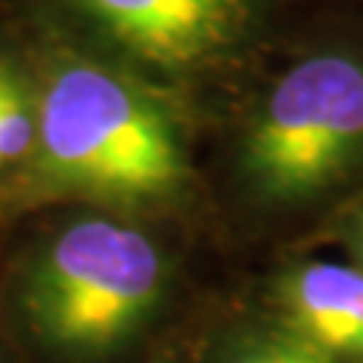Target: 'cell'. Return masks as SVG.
Instances as JSON below:
<instances>
[{"label": "cell", "mask_w": 363, "mask_h": 363, "mask_svg": "<svg viewBox=\"0 0 363 363\" xmlns=\"http://www.w3.org/2000/svg\"><path fill=\"white\" fill-rule=\"evenodd\" d=\"M40 188L94 200H157L185 179V149L167 109L133 79L67 58L37 94Z\"/></svg>", "instance_id": "1"}, {"label": "cell", "mask_w": 363, "mask_h": 363, "mask_svg": "<svg viewBox=\"0 0 363 363\" xmlns=\"http://www.w3.org/2000/svg\"><path fill=\"white\" fill-rule=\"evenodd\" d=\"M164 285V255L145 230L112 218H79L33 257L21 312L52 351L97 357L149 321Z\"/></svg>", "instance_id": "2"}, {"label": "cell", "mask_w": 363, "mask_h": 363, "mask_svg": "<svg viewBox=\"0 0 363 363\" xmlns=\"http://www.w3.org/2000/svg\"><path fill=\"white\" fill-rule=\"evenodd\" d=\"M363 161V61L312 55L279 79L245 136V173L269 200H306Z\"/></svg>", "instance_id": "3"}, {"label": "cell", "mask_w": 363, "mask_h": 363, "mask_svg": "<svg viewBox=\"0 0 363 363\" xmlns=\"http://www.w3.org/2000/svg\"><path fill=\"white\" fill-rule=\"evenodd\" d=\"M85 16L136 58L191 70L224 55L245 28V0H76Z\"/></svg>", "instance_id": "4"}, {"label": "cell", "mask_w": 363, "mask_h": 363, "mask_svg": "<svg viewBox=\"0 0 363 363\" xmlns=\"http://www.w3.org/2000/svg\"><path fill=\"white\" fill-rule=\"evenodd\" d=\"M279 324L345 363H363V269L303 264L276 285Z\"/></svg>", "instance_id": "5"}, {"label": "cell", "mask_w": 363, "mask_h": 363, "mask_svg": "<svg viewBox=\"0 0 363 363\" xmlns=\"http://www.w3.org/2000/svg\"><path fill=\"white\" fill-rule=\"evenodd\" d=\"M37 149V94L0 55V173L30 161Z\"/></svg>", "instance_id": "6"}, {"label": "cell", "mask_w": 363, "mask_h": 363, "mask_svg": "<svg viewBox=\"0 0 363 363\" xmlns=\"http://www.w3.org/2000/svg\"><path fill=\"white\" fill-rule=\"evenodd\" d=\"M221 363H345L327 351L309 345L288 327H267V330L245 333L240 342L224 354Z\"/></svg>", "instance_id": "7"}, {"label": "cell", "mask_w": 363, "mask_h": 363, "mask_svg": "<svg viewBox=\"0 0 363 363\" xmlns=\"http://www.w3.org/2000/svg\"><path fill=\"white\" fill-rule=\"evenodd\" d=\"M351 245H354L357 255V269H363V206L354 215V224H351Z\"/></svg>", "instance_id": "8"}]
</instances>
